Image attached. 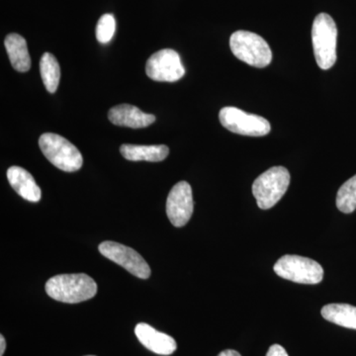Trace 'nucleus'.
<instances>
[{
    "label": "nucleus",
    "instance_id": "1",
    "mask_svg": "<svg viewBox=\"0 0 356 356\" xmlns=\"http://www.w3.org/2000/svg\"><path fill=\"white\" fill-rule=\"evenodd\" d=\"M44 289L56 301L76 304L93 298L97 284L86 274H60L47 281Z\"/></svg>",
    "mask_w": 356,
    "mask_h": 356
},
{
    "label": "nucleus",
    "instance_id": "2",
    "mask_svg": "<svg viewBox=\"0 0 356 356\" xmlns=\"http://www.w3.org/2000/svg\"><path fill=\"white\" fill-rule=\"evenodd\" d=\"M312 41L320 69H331L337 60V28L329 14L320 13L314 20Z\"/></svg>",
    "mask_w": 356,
    "mask_h": 356
},
{
    "label": "nucleus",
    "instance_id": "3",
    "mask_svg": "<svg viewBox=\"0 0 356 356\" xmlns=\"http://www.w3.org/2000/svg\"><path fill=\"white\" fill-rule=\"evenodd\" d=\"M39 147L51 165L63 172H77L83 166V158L81 152L70 140L58 134H43L39 139Z\"/></svg>",
    "mask_w": 356,
    "mask_h": 356
},
{
    "label": "nucleus",
    "instance_id": "4",
    "mask_svg": "<svg viewBox=\"0 0 356 356\" xmlns=\"http://www.w3.org/2000/svg\"><path fill=\"white\" fill-rule=\"evenodd\" d=\"M290 173L283 166H273L259 175L252 184L257 206L262 210L270 209L280 202L290 184Z\"/></svg>",
    "mask_w": 356,
    "mask_h": 356
},
{
    "label": "nucleus",
    "instance_id": "5",
    "mask_svg": "<svg viewBox=\"0 0 356 356\" xmlns=\"http://www.w3.org/2000/svg\"><path fill=\"white\" fill-rule=\"evenodd\" d=\"M229 47L238 60L252 67H266L273 60V51L266 40L255 33L236 31L229 39Z\"/></svg>",
    "mask_w": 356,
    "mask_h": 356
},
{
    "label": "nucleus",
    "instance_id": "6",
    "mask_svg": "<svg viewBox=\"0 0 356 356\" xmlns=\"http://www.w3.org/2000/svg\"><path fill=\"white\" fill-rule=\"evenodd\" d=\"M273 269L283 280L300 284H318L324 278V269L321 264L300 255L286 254L280 257Z\"/></svg>",
    "mask_w": 356,
    "mask_h": 356
},
{
    "label": "nucleus",
    "instance_id": "7",
    "mask_svg": "<svg viewBox=\"0 0 356 356\" xmlns=\"http://www.w3.org/2000/svg\"><path fill=\"white\" fill-rule=\"evenodd\" d=\"M222 127L238 135L262 137L270 132V124L264 117L248 114L236 107H224L219 113Z\"/></svg>",
    "mask_w": 356,
    "mask_h": 356
},
{
    "label": "nucleus",
    "instance_id": "8",
    "mask_svg": "<svg viewBox=\"0 0 356 356\" xmlns=\"http://www.w3.org/2000/svg\"><path fill=\"white\" fill-rule=\"evenodd\" d=\"M100 254L125 268L136 277L147 280L151 268L144 257L133 248L116 242H103L98 247Z\"/></svg>",
    "mask_w": 356,
    "mask_h": 356
},
{
    "label": "nucleus",
    "instance_id": "9",
    "mask_svg": "<svg viewBox=\"0 0 356 356\" xmlns=\"http://www.w3.org/2000/svg\"><path fill=\"white\" fill-rule=\"evenodd\" d=\"M146 74L153 81L175 83L184 76L185 69L177 51L163 49L147 60Z\"/></svg>",
    "mask_w": 356,
    "mask_h": 356
},
{
    "label": "nucleus",
    "instance_id": "10",
    "mask_svg": "<svg viewBox=\"0 0 356 356\" xmlns=\"http://www.w3.org/2000/svg\"><path fill=\"white\" fill-rule=\"evenodd\" d=\"M194 202L191 184L180 181L175 184L166 200V214L175 227L181 228L193 214Z\"/></svg>",
    "mask_w": 356,
    "mask_h": 356
},
{
    "label": "nucleus",
    "instance_id": "11",
    "mask_svg": "<svg viewBox=\"0 0 356 356\" xmlns=\"http://www.w3.org/2000/svg\"><path fill=\"white\" fill-rule=\"evenodd\" d=\"M136 337L140 343L159 355H170L177 350V344L173 337L156 331L151 325L140 323L135 327Z\"/></svg>",
    "mask_w": 356,
    "mask_h": 356
},
{
    "label": "nucleus",
    "instance_id": "12",
    "mask_svg": "<svg viewBox=\"0 0 356 356\" xmlns=\"http://www.w3.org/2000/svg\"><path fill=\"white\" fill-rule=\"evenodd\" d=\"M108 118L114 125L133 129L146 128L156 121V116L144 113L130 104L117 105L109 110Z\"/></svg>",
    "mask_w": 356,
    "mask_h": 356
},
{
    "label": "nucleus",
    "instance_id": "13",
    "mask_svg": "<svg viewBox=\"0 0 356 356\" xmlns=\"http://www.w3.org/2000/svg\"><path fill=\"white\" fill-rule=\"evenodd\" d=\"M7 179L21 197L30 202H39L42 195L41 188L31 173L20 166H11L7 170Z\"/></svg>",
    "mask_w": 356,
    "mask_h": 356
},
{
    "label": "nucleus",
    "instance_id": "14",
    "mask_svg": "<svg viewBox=\"0 0 356 356\" xmlns=\"http://www.w3.org/2000/svg\"><path fill=\"white\" fill-rule=\"evenodd\" d=\"M4 44L14 69L20 72H28L31 67V58L28 51L26 40L20 35L13 33L6 37Z\"/></svg>",
    "mask_w": 356,
    "mask_h": 356
},
{
    "label": "nucleus",
    "instance_id": "15",
    "mask_svg": "<svg viewBox=\"0 0 356 356\" xmlns=\"http://www.w3.org/2000/svg\"><path fill=\"white\" fill-rule=\"evenodd\" d=\"M123 158L132 161H165L170 154V149L165 145L159 146H137V145H123L120 147Z\"/></svg>",
    "mask_w": 356,
    "mask_h": 356
},
{
    "label": "nucleus",
    "instance_id": "16",
    "mask_svg": "<svg viewBox=\"0 0 356 356\" xmlns=\"http://www.w3.org/2000/svg\"><path fill=\"white\" fill-rule=\"evenodd\" d=\"M323 318L332 324L356 330V307L348 304H329L321 311Z\"/></svg>",
    "mask_w": 356,
    "mask_h": 356
},
{
    "label": "nucleus",
    "instance_id": "17",
    "mask_svg": "<svg viewBox=\"0 0 356 356\" xmlns=\"http://www.w3.org/2000/svg\"><path fill=\"white\" fill-rule=\"evenodd\" d=\"M40 72L44 88L49 92L55 93L60 79V67L57 58L50 53H44L40 60Z\"/></svg>",
    "mask_w": 356,
    "mask_h": 356
},
{
    "label": "nucleus",
    "instance_id": "18",
    "mask_svg": "<svg viewBox=\"0 0 356 356\" xmlns=\"http://www.w3.org/2000/svg\"><path fill=\"white\" fill-rule=\"evenodd\" d=\"M337 209L350 214L356 209V175L344 182L337 194Z\"/></svg>",
    "mask_w": 356,
    "mask_h": 356
},
{
    "label": "nucleus",
    "instance_id": "19",
    "mask_svg": "<svg viewBox=\"0 0 356 356\" xmlns=\"http://www.w3.org/2000/svg\"><path fill=\"white\" fill-rule=\"evenodd\" d=\"M116 31V20L112 14H104L96 26V38L102 44H108Z\"/></svg>",
    "mask_w": 356,
    "mask_h": 356
},
{
    "label": "nucleus",
    "instance_id": "20",
    "mask_svg": "<svg viewBox=\"0 0 356 356\" xmlns=\"http://www.w3.org/2000/svg\"><path fill=\"white\" fill-rule=\"evenodd\" d=\"M266 356H289L287 351L280 344H273L267 351Z\"/></svg>",
    "mask_w": 356,
    "mask_h": 356
},
{
    "label": "nucleus",
    "instance_id": "21",
    "mask_svg": "<svg viewBox=\"0 0 356 356\" xmlns=\"http://www.w3.org/2000/svg\"><path fill=\"white\" fill-rule=\"evenodd\" d=\"M218 356H242L238 351L234 350H222L221 353H220Z\"/></svg>",
    "mask_w": 356,
    "mask_h": 356
},
{
    "label": "nucleus",
    "instance_id": "22",
    "mask_svg": "<svg viewBox=\"0 0 356 356\" xmlns=\"http://www.w3.org/2000/svg\"><path fill=\"white\" fill-rule=\"evenodd\" d=\"M6 339H4V337L0 336V356H3L4 351H6Z\"/></svg>",
    "mask_w": 356,
    "mask_h": 356
},
{
    "label": "nucleus",
    "instance_id": "23",
    "mask_svg": "<svg viewBox=\"0 0 356 356\" xmlns=\"http://www.w3.org/2000/svg\"><path fill=\"white\" fill-rule=\"evenodd\" d=\"M86 356H95V355H86Z\"/></svg>",
    "mask_w": 356,
    "mask_h": 356
}]
</instances>
